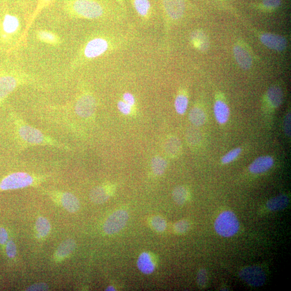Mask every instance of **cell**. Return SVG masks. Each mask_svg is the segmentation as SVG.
Here are the masks:
<instances>
[{
  "label": "cell",
  "instance_id": "obj_8",
  "mask_svg": "<svg viewBox=\"0 0 291 291\" xmlns=\"http://www.w3.org/2000/svg\"><path fill=\"white\" fill-rule=\"evenodd\" d=\"M239 228L238 219L231 211L222 212L215 222V229L217 233L224 238L232 237L238 232Z\"/></svg>",
  "mask_w": 291,
  "mask_h": 291
},
{
  "label": "cell",
  "instance_id": "obj_22",
  "mask_svg": "<svg viewBox=\"0 0 291 291\" xmlns=\"http://www.w3.org/2000/svg\"><path fill=\"white\" fill-rule=\"evenodd\" d=\"M137 266L139 270L145 274H150L155 270V264L151 255L147 252L141 254L137 261Z\"/></svg>",
  "mask_w": 291,
  "mask_h": 291
},
{
  "label": "cell",
  "instance_id": "obj_42",
  "mask_svg": "<svg viewBox=\"0 0 291 291\" xmlns=\"http://www.w3.org/2000/svg\"><path fill=\"white\" fill-rule=\"evenodd\" d=\"M48 287L45 283H37L31 285L26 291H46L48 290Z\"/></svg>",
  "mask_w": 291,
  "mask_h": 291
},
{
  "label": "cell",
  "instance_id": "obj_16",
  "mask_svg": "<svg viewBox=\"0 0 291 291\" xmlns=\"http://www.w3.org/2000/svg\"><path fill=\"white\" fill-rule=\"evenodd\" d=\"M38 41L49 46H58L62 41L60 37L52 31L48 30H38L36 33Z\"/></svg>",
  "mask_w": 291,
  "mask_h": 291
},
{
  "label": "cell",
  "instance_id": "obj_21",
  "mask_svg": "<svg viewBox=\"0 0 291 291\" xmlns=\"http://www.w3.org/2000/svg\"><path fill=\"white\" fill-rule=\"evenodd\" d=\"M181 148H182V145L181 141L177 136H169L164 142V151L170 157H177L181 152Z\"/></svg>",
  "mask_w": 291,
  "mask_h": 291
},
{
  "label": "cell",
  "instance_id": "obj_44",
  "mask_svg": "<svg viewBox=\"0 0 291 291\" xmlns=\"http://www.w3.org/2000/svg\"><path fill=\"white\" fill-rule=\"evenodd\" d=\"M115 1H116L118 3V4L123 10H126V5L124 0H115Z\"/></svg>",
  "mask_w": 291,
  "mask_h": 291
},
{
  "label": "cell",
  "instance_id": "obj_43",
  "mask_svg": "<svg viewBox=\"0 0 291 291\" xmlns=\"http://www.w3.org/2000/svg\"><path fill=\"white\" fill-rule=\"evenodd\" d=\"M8 233L5 229L0 228V244H4L6 243L8 240Z\"/></svg>",
  "mask_w": 291,
  "mask_h": 291
},
{
  "label": "cell",
  "instance_id": "obj_4",
  "mask_svg": "<svg viewBox=\"0 0 291 291\" xmlns=\"http://www.w3.org/2000/svg\"><path fill=\"white\" fill-rule=\"evenodd\" d=\"M23 21L17 14L10 11L0 12V45L13 48L23 40Z\"/></svg>",
  "mask_w": 291,
  "mask_h": 291
},
{
  "label": "cell",
  "instance_id": "obj_17",
  "mask_svg": "<svg viewBox=\"0 0 291 291\" xmlns=\"http://www.w3.org/2000/svg\"><path fill=\"white\" fill-rule=\"evenodd\" d=\"M58 194L59 199L66 210L70 212H75L79 210V202L74 194L68 193V192Z\"/></svg>",
  "mask_w": 291,
  "mask_h": 291
},
{
  "label": "cell",
  "instance_id": "obj_40",
  "mask_svg": "<svg viewBox=\"0 0 291 291\" xmlns=\"http://www.w3.org/2000/svg\"><path fill=\"white\" fill-rule=\"evenodd\" d=\"M7 255L9 258H14L16 255V247L13 240L8 241L6 246Z\"/></svg>",
  "mask_w": 291,
  "mask_h": 291
},
{
  "label": "cell",
  "instance_id": "obj_27",
  "mask_svg": "<svg viewBox=\"0 0 291 291\" xmlns=\"http://www.w3.org/2000/svg\"><path fill=\"white\" fill-rule=\"evenodd\" d=\"M151 167L154 174L159 176L162 175L167 167V162L165 159L160 156L153 158Z\"/></svg>",
  "mask_w": 291,
  "mask_h": 291
},
{
  "label": "cell",
  "instance_id": "obj_14",
  "mask_svg": "<svg viewBox=\"0 0 291 291\" xmlns=\"http://www.w3.org/2000/svg\"><path fill=\"white\" fill-rule=\"evenodd\" d=\"M274 164L273 158L270 156H262L258 158L250 164L249 171L253 174L265 173L272 168Z\"/></svg>",
  "mask_w": 291,
  "mask_h": 291
},
{
  "label": "cell",
  "instance_id": "obj_26",
  "mask_svg": "<svg viewBox=\"0 0 291 291\" xmlns=\"http://www.w3.org/2000/svg\"><path fill=\"white\" fill-rule=\"evenodd\" d=\"M190 122L196 127L204 125L206 120L205 112L200 107H195L192 108L189 113Z\"/></svg>",
  "mask_w": 291,
  "mask_h": 291
},
{
  "label": "cell",
  "instance_id": "obj_11",
  "mask_svg": "<svg viewBox=\"0 0 291 291\" xmlns=\"http://www.w3.org/2000/svg\"><path fill=\"white\" fill-rule=\"evenodd\" d=\"M241 279L251 286L259 287L265 282V273L262 269L257 266L245 267L239 273Z\"/></svg>",
  "mask_w": 291,
  "mask_h": 291
},
{
  "label": "cell",
  "instance_id": "obj_13",
  "mask_svg": "<svg viewBox=\"0 0 291 291\" xmlns=\"http://www.w3.org/2000/svg\"><path fill=\"white\" fill-rule=\"evenodd\" d=\"M136 13L140 18L147 23L152 16V7L150 0H130Z\"/></svg>",
  "mask_w": 291,
  "mask_h": 291
},
{
  "label": "cell",
  "instance_id": "obj_10",
  "mask_svg": "<svg viewBox=\"0 0 291 291\" xmlns=\"http://www.w3.org/2000/svg\"><path fill=\"white\" fill-rule=\"evenodd\" d=\"M162 6L167 25L183 17L185 5V0H161Z\"/></svg>",
  "mask_w": 291,
  "mask_h": 291
},
{
  "label": "cell",
  "instance_id": "obj_36",
  "mask_svg": "<svg viewBox=\"0 0 291 291\" xmlns=\"http://www.w3.org/2000/svg\"><path fill=\"white\" fill-rule=\"evenodd\" d=\"M208 281L207 272L205 269H201L197 273V283L201 288L206 286Z\"/></svg>",
  "mask_w": 291,
  "mask_h": 291
},
{
  "label": "cell",
  "instance_id": "obj_9",
  "mask_svg": "<svg viewBox=\"0 0 291 291\" xmlns=\"http://www.w3.org/2000/svg\"><path fill=\"white\" fill-rule=\"evenodd\" d=\"M129 213L124 210H118L113 212L106 219L103 226L104 233L112 235L119 233L127 224Z\"/></svg>",
  "mask_w": 291,
  "mask_h": 291
},
{
  "label": "cell",
  "instance_id": "obj_18",
  "mask_svg": "<svg viewBox=\"0 0 291 291\" xmlns=\"http://www.w3.org/2000/svg\"><path fill=\"white\" fill-rule=\"evenodd\" d=\"M110 197V190L105 185L97 186L92 189L90 198L95 204H102L106 202Z\"/></svg>",
  "mask_w": 291,
  "mask_h": 291
},
{
  "label": "cell",
  "instance_id": "obj_7",
  "mask_svg": "<svg viewBox=\"0 0 291 291\" xmlns=\"http://www.w3.org/2000/svg\"><path fill=\"white\" fill-rule=\"evenodd\" d=\"M97 102L94 95L89 91L80 92L74 104V112L77 116L85 119L91 118L96 113Z\"/></svg>",
  "mask_w": 291,
  "mask_h": 291
},
{
  "label": "cell",
  "instance_id": "obj_24",
  "mask_svg": "<svg viewBox=\"0 0 291 291\" xmlns=\"http://www.w3.org/2000/svg\"><path fill=\"white\" fill-rule=\"evenodd\" d=\"M267 101L270 105L277 108L281 106L283 100V93L281 88L278 86H272L267 92Z\"/></svg>",
  "mask_w": 291,
  "mask_h": 291
},
{
  "label": "cell",
  "instance_id": "obj_34",
  "mask_svg": "<svg viewBox=\"0 0 291 291\" xmlns=\"http://www.w3.org/2000/svg\"><path fill=\"white\" fill-rule=\"evenodd\" d=\"M189 228L190 224L187 221L181 220L175 224L174 230L176 233L183 234L187 232Z\"/></svg>",
  "mask_w": 291,
  "mask_h": 291
},
{
  "label": "cell",
  "instance_id": "obj_45",
  "mask_svg": "<svg viewBox=\"0 0 291 291\" xmlns=\"http://www.w3.org/2000/svg\"><path fill=\"white\" fill-rule=\"evenodd\" d=\"M106 291H115L114 288L113 287H108L106 290Z\"/></svg>",
  "mask_w": 291,
  "mask_h": 291
},
{
  "label": "cell",
  "instance_id": "obj_35",
  "mask_svg": "<svg viewBox=\"0 0 291 291\" xmlns=\"http://www.w3.org/2000/svg\"><path fill=\"white\" fill-rule=\"evenodd\" d=\"M53 0H39V1H38L37 8L34 13L33 14L32 18L30 19V21L29 24V25L32 24V21L35 20V19L37 17V15L39 14L41 11L43 9L46 8V7L48 6V5L50 4V3Z\"/></svg>",
  "mask_w": 291,
  "mask_h": 291
},
{
  "label": "cell",
  "instance_id": "obj_1",
  "mask_svg": "<svg viewBox=\"0 0 291 291\" xmlns=\"http://www.w3.org/2000/svg\"><path fill=\"white\" fill-rule=\"evenodd\" d=\"M10 117L12 122L15 140L21 150L35 146L52 147L65 151L70 150L68 145L27 123L16 112L11 111Z\"/></svg>",
  "mask_w": 291,
  "mask_h": 291
},
{
  "label": "cell",
  "instance_id": "obj_12",
  "mask_svg": "<svg viewBox=\"0 0 291 291\" xmlns=\"http://www.w3.org/2000/svg\"><path fill=\"white\" fill-rule=\"evenodd\" d=\"M261 40L264 45L276 51H283L287 46V41L281 36L272 34H265L262 35Z\"/></svg>",
  "mask_w": 291,
  "mask_h": 291
},
{
  "label": "cell",
  "instance_id": "obj_25",
  "mask_svg": "<svg viewBox=\"0 0 291 291\" xmlns=\"http://www.w3.org/2000/svg\"><path fill=\"white\" fill-rule=\"evenodd\" d=\"M76 248V243L73 239H68L60 244L56 252L58 259H63L72 254Z\"/></svg>",
  "mask_w": 291,
  "mask_h": 291
},
{
  "label": "cell",
  "instance_id": "obj_2",
  "mask_svg": "<svg viewBox=\"0 0 291 291\" xmlns=\"http://www.w3.org/2000/svg\"><path fill=\"white\" fill-rule=\"evenodd\" d=\"M119 45V41L108 36L97 35L90 37L80 48L71 67L78 68L86 63L112 52Z\"/></svg>",
  "mask_w": 291,
  "mask_h": 291
},
{
  "label": "cell",
  "instance_id": "obj_28",
  "mask_svg": "<svg viewBox=\"0 0 291 291\" xmlns=\"http://www.w3.org/2000/svg\"><path fill=\"white\" fill-rule=\"evenodd\" d=\"M188 102L187 96L183 93H179L175 101L176 111L179 114H184L187 109Z\"/></svg>",
  "mask_w": 291,
  "mask_h": 291
},
{
  "label": "cell",
  "instance_id": "obj_38",
  "mask_svg": "<svg viewBox=\"0 0 291 291\" xmlns=\"http://www.w3.org/2000/svg\"><path fill=\"white\" fill-rule=\"evenodd\" d=\"M291 113L289 112L287 113L286 116H285L284 120V124H283V128L284 131L285 135H286L288 137H291Z\"/></svg>",
  "mask_w": 291,
  "mask_h": 291
},
{
  "label": "cell",
  "instance_id": "obj_6",
  "mask_svg": "<svg viewBox=\"0 0 291 291\" xmlns=\"http://www.w3.org/2000/svg\"><path fill=\"white\" fill-rule=\"evenodd\" d=\"M42 177L26 172H15L5 176L0 181V190H15L28 187L41 182Z\"/></svg>",
  "mask_w": 291,
  "mask_h": 291
},
{
  "label": "cell",
  "instance_id": "obj_30",
  "mask_svg": "<svg viewBox=\"0 0 291 291\" xmlns=\"http://www.w3.org/2000/svg\"><path fill=\"white\" fill-rule=\"evenodd\" d=\"M36 228L38 235L42 238L46 237L51 229L50 223L46 218L43 217H40L37 219Z\"/></svg>",
  "mask_w": 291,
  "mask_h": 291
},
{
  "label": "cell",
  "instance_id": "obj_20",
  "mask_svg": "<svg viewBox=\"0 0 291 291\" xmlns=\"http://www.w3.org/2000/svg\"><path fill=\"white\" fill-rule=\"evenodd\" d=\"M214 114L217 122L219 124H226L230 117V109L226 103L217 101L213 107Z\"/></svg>",
  "mask_w": 291,
  "mask_h": 291
},
{
  "label": "cell",
  "instance_id": "obj_37",
  "mask_svg": "<svg viewBox=\"0 0 291 291\" xmlns=\"http://www.w3.org/2000/svg\"><path fill=\"white\" fill-rule=\"evenodd\" d=\"M133 106H131L123 100H120L118 103V108L121 113L125 115L131 114L132 111Z\"/></svg>",
  "mask_w": 291,
  "mask_h": 291
},
{
  "label": "cell",
  "instance_id": "obj_41",
  "mask_svg": "<svg viewBox=\"0 0 291 291\" xmlns=\"http://www.w3.org/2000/svg\"><path fill=\"white\" fill-rule=\"evenodd\" d=\"M123 100L126 103L129 104L131 106H134L135 104V98L134 96L129 92L125 93L123 96Z\"/></svg>",
  "mask_w": 291,
  "mask_h": 291
},
{
  "label": "cell",
  "instance_id": "obj_31",
  "mask_svg": "<svg viewBox=\"0 0 291 291\" xmlns=\"http://www.w3.org/2000/svg\"><path fill=\"white\" fill-rule=\"evenodd\" d=\"M186 139L190 145L196 146L198 145L201 141L200 131L195 128H189L186 131Z\"/></svg>",
  "mask_w": 291,
  "mask_h": 291
},
{
  "label": "cell",
  "instance_id": "obj_33",
  "mask_svg": "<svg viewBox=\"0 0 291 291\" xmlns=\"http://www.w3.org/2000/svg\"><path fill=\"white\" fill-rule=\"evenodd\" d=\"M241 152L240 148H236L230 151L222 158V162L223 164H228L233 162L238 158Z\"/></svg>",
  "mask_w": 291,
  "mask_h": 291
},
{
  "label": "cell",
  "instance_id": "obj_39",
  "mask_svg": "<svg viewBox=\"0 0 291 291\" xmlns=\"http://www.w3.org/2000/svg\"><path fill=\"white\" fill-rule=\"evenodd\" d=\"M281 4V0H263L264 7L268 9H276Z\"/></svg>",
  "mask_w": 291,
  "mask_h": 291
},
{
  "label": "cell",
  "instance_id": "obj_32",
  "mask_svg": "<svg viewBox=\"0 0 291 291\" xmlns=\"http://www.w3.org/2000/svg\"><path fill=\"white\" fill-rule=\"evenodd\" d=\"M151 225L153 229L158 233L164 232L167 227L166 221L160 216L153 217L151 221Z\"/></svg>",
  "mask_w": 291,
  "mask_h": 291
},
{
  "label": "cell",
  "instance_id": "obj_23",
  "mask_svg": "<svg viewBox=\"0 0 291 291\" xmlns=\"http://www.w3.org/2000/svg\"><path fill=\"white\" fill-rule=\"evenodd\" d=\"M289 204V199L286 195H280L269 200L266 204L269 210L277 212L284 210Z\"/></svg>",
  "mask_w": 291,
  "mask_h": 291
},
{
  "label": "cell",
  "instance_id": "obj_29",
  "mask_svg": "<svg viewBox=\"0 0 291 291\" xmlns=\"http://www.w3.org/2000/svg\"><path fill=\"white\" fill-rule=\"evenodd\" d=\"M188 191L183 186H178L173 191V198L178 205H183L187 200Z\"/></svg>",
  "mask_w": 291,
  "mask_h": 291
},
{
  "label": "cell",
  "instance_id": "obj_5",
  "mask_svg": "<svg viewBox=\"0 0 291 291\" xmlns=\"http://www.w3.org/2000/svg\"><path fill=\"white\" fill-rule=\"evenodd\" d=\"M35 81L33 77L18 68L0 67V106L18 88Z\"/></svg>",
  "mask_w": 291,
  "mask_h": 291
},
{
  "label": "cell",
  "instance_id": "obj_19",
  "mask_svg": "<svg viewBox=\"0 0 291 291\" xmlns=\"http://www.w3.org/2000/svg\"><path fill=\"white\" fill-rule=\"evenodd\" d=\"M191 41L194 47L199 51L204 52L210 47V41L205 33L200 30H196L191 34Z\"/></svg>",
  "mask_w": 291,
  "mask_h": 291
},
{
  "label": "cell",
  "instance_id": "obj_3",
  "mask_svg": "<svg viewBox=\"0 0 291 291\" xmlns=\"http://www.w3.org/2000/svg\"><path fill=\"white\" fill-rule=\"evenodd\" d=\"M63 9L69 17L75 19L103 20L110 13L103 0H64Z\"/></svg>",
  "mask_w": 291,
  "mask_h": 291
},
{
  "label": "cell",
  "instance_id": "obj_15",
  "mask_svg": "<svg viewBox=\"0 0 291 291\" xmlns=\"http://www.w3.org/2000/svg\"><path fill=\"white\" fill-rule=\"evenodd\" d=\"M234 56L236 62L240 67L247 70L251 68L252 59L248 51L240 46H236L234 48Z\"/></svg>",
  "mask_w": 291,
  "mask_h": 291
}]
</instances>
